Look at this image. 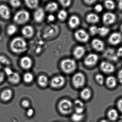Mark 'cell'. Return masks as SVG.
<instances>
[{"instance_id": "48", "label": "cell", "mask_w": 122, "mask_h": 122, "mask_svg": "<svg viewBox=\"0 0 122 122\" xmlns=\"http://www.w3.org/2000/svg\"><path fill=\"white\" fill-rule=\"evenodd\" d=\"M4 78V75L3 73L0 71V83L3 81Z\"/></svg>"}, {"instance_id": "4", "label": "cell", "mask_w": 122, "mask_h": 122, "mask_svg": "<svg viewBox=\"0 0 122 122\" xmlns=\"http://www.w3.org/2000/svg\"><path fill=\"white\" fill-rule=\"evenodd\" d=\"M73 105L69 100L64 99L59 103L58 109L62 114H68L71 113L73 111Z\"/></svg>"}, {"instance_id": "30", "label": "cell", "mask_w": 122, "mask_h": 122, "mask_svg": "<svg viewBox=\"0 0 122 122\" xmlns=\"http://www.w3.org/2000/svg\"><path fill=\"white\" fill-rule=\"evenodd\" d=\"M72 119L74 122H81L84 118L83 114L75 113L72 115Z\"/></svg>"}, {"instance_id": "12", "label": "cell", "mask_w": 122, "mask_h": 122, "mask_svg": "<svg viewBox=\"0 0 122 122\" xmlns=\"http://www.w3.org/2000/svg\"><path fill=\"white\" fill-rule=\"evenodd\" d=\"M20 63L21 67L25 69H28L32 67L33 62L29 57L25 56L21 58Z\"/></svg>"}, {"instance_id": "51", "label": "cell", "mask_w": 122, "mask_h": 122, "mask_svg": "<svg viewBox=\"0 0 122 122\" xmlns=\"http://www.w3.org/2000/svg\"><path fill=\"white\" fill-rule=\"evenodd\" d=\"M109 122L108 121H107L105 120H102V121H101V122Z\"/></svg>"}, {"instance_id": "39", "label": "cell", "mask_w": 122, "mask_h": 122, "mask_svg": "<svg viewBox=\"0 0 122 122\" xmlns=\"http://www.w3.org/2000/svg\"><path fill=\"white\" fill-rule=\"evenodd\" d=\"M60 3L64 7H67L70 5L71 3V1L69 0H60Z\"/></svg>"}, {"instance_id": "49", "label": "cell", "mask_w": 122, "mask_h": 122, "mask_svg": "<svg viewBox=\"0 0 122 122\" xmlns=\"http://www.w3.org/2000/svg\"><path fill=\"white\" fill-rule=\"evenodd\" d=\"M95 1V0H86L85 2L88 4H91L94 3Z\"/></svg>"}, {"instance_id": "8", "label": "cell", "mask_w": 122, "mask_h": 122, "mask_svg": "<svg viewBox=\"0 0 122 122\" xmlns=\"http://www.w3.org/2000/svg\"><path fill=\"white\" fill-rule=\"evenodd\" d=\"M75 36L77 40L82 42H86L89 39V36L85 31L79 30L75 32Z\"/></svg>"}, {"instance_id": "9", "label": "cell", "mask_w": 122, "mask_h": 122, "mask_svg": "<svg viewBox=\"0 0 122 122\" xmlns=\"http://www.w3.org/2000/svg\"><path fill=\"white\" fill-rule=\"evenodd\" d=\"M0 16L4 20H7L10 19L11 12L8 6L4 4L0 5Z\"/></svg>"}, {"instance_id": "5", "label": "cell", "mask_w": 122, "mask_h": 122, "mask_svg": "<svg viewBox=\"0 0 122 122\" xmlns=\"http://www.w3.org/2000/svg\"><path fill=\"white\" fill-rule=\"evenodd\" d=\"M73 84L77 88H81L84 85L85 78L83 74L80 73H76L73 76L72 79Z\"/></svg>"}, {"instance_id": "38", "label": "cell", "mask_w": 122, "mask_h": 122, "mask_svg": "<svg viewBox=\"0 0 122 122\" xmlns=\"http://www.w3.org/2000/svg\"><path fill=\"white\" fill-rule=\"evenodd\" d=\"M90 30L91 34L92 35H95L98 33V28H97L95 26H92L90 27Z\"/></svg>"}, {"instance_id": "16", "label": "cell", "mask_w": 122, "mask_h": 122, "mask_svg": "<svg viewBox=\"0 0 122 122\" xmlns=\"http://www.w3.org/2000/svg\"><path fill=\"white\" fill-rule=\"evenodd\" d=\"M92 46L95 50L97 51H101L103 50L104 45L101 40L98 39H94L92 42Z\"/></svg>"}, {"instance_id": "36", "label": "cell", "mask_w": 122, "mask_h": 122, "mask_svg": "<svg viewBox=\"0 0 122 122\" xmlns=\"http://www.w3.org/2000/svg\"><path fill=\"white\" fill-rule=\"evenodd\" d=\"M0 62L2 64L7 65H9L11 63L9 59L4 56H0Z\"/></svg>"}, {"instance_id": "28", "label": "cell", "mask_w": 122, "mask_h": 122, "mask_svg": "<svg viewBox=\"0 0 122 122\" xmlns=\"http://www.w3.org/2000/svg\"><path fill=\"white\" fill-rule=\"evenodd\" d=\"M48 80L47 77L44 75L39 76L38 79V82L39 85L42 87L46 86L48 84Z\"/></svg>"}, {"instance_id": "40", "label": "cell", "mask_w": 122, "mask_h": 122, "mask_svg": "<svg viewBox=\"0 0 122 122\" xmlns=\"http://www.w3.org/2000/svg\"><path fill=\"white\" fill-rule=\"evenodd\" d=\"M103 7L101 5L98 4L95 7V10L98 12H100L103 10Z\"/></svg>"}, {"instance_id": "33", "label": "cell", "mask_w": 122, "mask_h": 122, "mask_svg": "<svg viewBox=\"0 0 122 122\" xmlns=\"http://www.w3.org/2000/svg\"><path fill=\"white\" fill-rule=\"evenodd\" d=\"M68 14L67 12L65 10L60 11L58 14V17L61 21H63L66 18Z\"/></svg>"}, {"instance_id": "21", "label": "cell", "mask_w": 122, "mask_h": 122, "mask_svg": "<svg viewBox=\"0 0 122 122\" xmlns=\"http://www.w3.org/2000/svg\"><path fill=\"white\" fill-rule=\"evenodd\" d=\"M58 8V5L56 2H52L48 4L45 7V10L49 13L56 11Z\"/></svg>"}, {"instance_id": "7", "label": "cell", "mask_w": 122, "mask_h": 122, "mask_svg": "<svg viewBox=\"0 0 122 122\" xmlns=\"http://www.w3.org/2000/svg\"><path fill=\"white\" fill-rule=\"evenodd\" d=\"M65 80L63 76H59L54 78L51 80V86L55 88H58L63 86L65 83Z\"/></svg>"}, {"instance_id": "50", "label": "cell", "mask_w": 122, "mask_h": 122, "mask_svg": "<svg viewBox=\"0 0 122 122\" xmlns=\"http://www.w3.org/2000/svg\"><path fill=\"white\" fill-rule=\"evenodd\" d=\"M118 6H119V9L122 10V0H120L119 1Z\"/></svg>"}, {"instance_id": "47", "label": "cell", "mask_w": 122, "mask_h": 122, "mask_svg": "<svg viewBox=\"0 0 122 122\" xmlns=\"http://www.w3.org/2000/svg\"><path fill=\"white\" fill-rule=\"evenodd\" d=\"M48 19L50 21H53L55 20V17L53 15L51 14L48 17Z\"/></svg>"}, {"instance_id": "17", "label": "cell", "mask_w": 122, "mask_h": 122, "mask_svg": "<svg viewBox=\"0 0 122 122\" xmlns=\"http://www.w3.org/2000/svg\"><path fill=\"white\" fill-rule=\"evenodd\" d=\"M74 107L76 113L82 114L85 110L84 104L81 100H76L74 103Z\"/></svg>"}, {"instance_id": "1", "label": "cell", "mask_w": 122, "mask_h": 122, "mask_svg": "<svg viewBox=\"0 0 122 122\" xmlns=\"http://www.w3.org/2000/svg\"><path fill=\"white\" fill-rule=\"evenodd\" d=\"M10 47L13 52L17 54H20L27 51V43L23 38L17 37L11 41Z\"/></svg>"}, {"instance_id": "35", "label": "cell", "mask_w": 122, "mask_h": 122, "mask_svg": "<svg viewBox=\"0 0 122 122\" xmlns=\"http://www.w3.org/2000/svg\"><path fill=\"white\" fill-rule=\"evenodd\" d=\"M9 3L12 7L15 8L20 7L21 4V2L20 1L17 0H11L9 1Z\"/></svg>"}, {"instance_id": "42", "label": "cell", "mask_w": 122, "mask_h": 122, "mask_svg": "<svg viewBox=\"0 0 122 122\" xmlns=\"http://www.w3.org/2000/svg\"><path fill=\"white\" fill-rule=\"evenodd\" d=\"M5 70L6 74L8 75V76H10L13 72L11 69L7 67L5 69Z\"/></svg>"}, {"instance_id": "3", "label": "cell", "mask_w": 122, "mask_h": 122, "mask_svg": "<svg viewBox=\"0 0 122 122\" xmlns=\"http://www.w3.org/2000/svg\"><path fill=\"white\" fill-rule=\"evenodd\" d=\"M60 66L63 71L68 74L73 72L76 69V66L75 61L70 59H65L62 61Z\"/></svg>"}, {"instance_id": "34", "label": "cell", "mask_w": 122, "mask_h": 122, "mask_svg": "<svg viewBox=\"0 0 122 122\" xmlns=\"http://www.w3.org/2000/svg\"><path fill=\"white\" fill-rule=\"evenodd\" d=\"M105 4L106 8L109 9L113 10L115 8V4L113 1H105Z\"/></svg>"}, {"instance_id": "23", "label": "cell", "mask_w": 122, "mask_h": 122, "mask_svg": "<svg viewBox=\"0 0 122 122\" xmlns=\"http://www.w3.org/2000/svg\"><path fill=\"white\" fill-rule=\"evenodd\" d=\"M25 2L26 6L30 9H37L39 4V1L37 0H29L25 1Z\"/></svg>"}, {"instance_id": "18", "label": "cell", "mask_w": 122, "mask_h": 122, "mask_svg": "<svg viewBox=\"0 0 122 122\" xmlns=\"http://www.w3.org/2000/svg\"><path fill=\"white\" fill-rule=\"evenodd\" d=\"M85 52L84 48L82 46H79L75 48L74 52V55L77 59H80L83 56Z\"/></svg>"}, {"instance_id": "25", "label": "cell", "mask_w": 122, "mask_h": 122, "mask_svg": "<svg viewBox=\"0 0 122 122\" xmlns=\"http://www.w3.org/2000/svg\"><path fill=\"white\" fill-rule=\"evenodd\" d=\"M106 83L107 86L110 88H113L116 86L117 81L115 78L113 76H109L106 80Z\"/></svg>"}, {"instance_id": "20", "label": "cell", "mask_w": 122, "mask_h": 122, "mask_svg": "<svg viewBox=\"0 0 122 122\" xmlns=\"http://www.w3.org/2000/svg\"><path fill=\"white\" fill-rule=\"evenodd\" d=\"M80 21V20L78 17L75 15H73L69 19V25L71 28H75L79 25Z\"/></svg>"}, {"instance_id": "19", "label": "cell", "mask_w": 122, "mask_h": 122, "mask_svg": "<svg viewBox=\"0 0 122 122\" xmlns=\"http://www.w3.org/2000/svg\"><path fill=\"white\" fill-rule=\"evenodd\" d=\"M12 94V92L10 90H6L1 93L0 96L1 99L4 101H8L11 98Z\"/></svg>"}, {"instance_id": "10", "label": "cell", "mask_w": 122, "mask_h": 122, "mask_svg": "<svg viewBox=\"0 0 122 122\" xmlns=\"http://www.w3.org/2000/svg\"><path fill=\"white\" fill-rule=\"evenodd\" d=\"M98 60V57L96 55L90 54L87 56L85 60V63L86 65L92 66L95 65Z\"/></svg>"}, {"instance_id": "43", "label": "cell", "mask_w": 122, "mask_h": 122, "mask_svg": "<svg viewBox=\"0 0 122 122\" xmlns=\"http://www.w3.org/2000/svg\"><path fill=\"white\" fill-rule=\"evenodd\" d=\"M34 111L32 108H30L27 110V115L28 117H32L34 114Z\"/></svg>"}, {"instance_id": "32", "label": "cell", "mask_w": 122, "mask_h": 122, "mask_svg": "<svg viewBox=\"0 0 122 122\" xmlns=\"http://www.w3.org/2000/svg\"><path fill=\"white\" fill-rule=\"evenodd\" d=\"M109 32V29L107 27H101L98 28V34L101 36H105L107 35Z\"/></svg>"}, {"instance_id": "45", "label": "cell", "mask_w": 122, "mask_h": 122, "mask_svg": "<svg viewBox=\"0 0 122 122\" xmlns=\"http://www.w3.org/2000/svg\"><path fill=\"white\" fill-rule=\"evenodd\" d=\"M118 78L119 82L122 84V69H121L118 73Z\"/></svg>"}, {"instance_id": "15", "label": "cell", "mask_w": 122, "mask_h": 122, "mask_svg": "<svg viewBox=\"0 0 122 122\" xmlns=\"http://www.w3.org/2000/svg\"><path fill=\"white\" fill-rule=\"evenodd\" d=\"M116 20V15L111 13H105L103 16V20L105 24L111 25Z\"/></svg>"}, {"instance_id": "29", "label": "cell", "mask_w": 122, "mask_h": 122, "mask_svg": "<svg viewBox=\"0 0 122 122\" xmlns=\"http://www.w3.org/2000/svg\"><path fill=\"white\" fill-rule=\"evenodd\" d=\"M17 30V28L15 25H9L7 27V33L9 36H12L15 34Z\"/></svg>"}, {"instance_id": "41", "label": "cell", "mask_w": 122, "mask_h": 122, "mask_svg": "<svg viewBox=\"0 0 122 122\" xmlns=\"http://www.w3.org/2000/svg\"><path fill=\"white\" fill-rule=\"evenodd\" d=\"M117 106L118 109L122 113V99H120L118 101Z\"/></svg>"}, {"instance_id": "46", "label": "cell", "mask_w": 122, "mask_h": 122, "mask_svg": "<svg viewBox=\"0 0 122 122\" xmlns=\"http://www.w3.org/2000/svg\"><path fill=\"white\" fill-rule=\"evenodd\" d=\"M117 55L119 57H122V47L118 49L117 52Z\"/></svg>"}, {"instance_id": "24", "label": "cell", "mask_w": 122, "mask_h": 122, "mask_svg": "<svg viewBox=\"0 0 122 122\" xmlns=\"http://www.w3.org/2000/svg\"><path fill=\"white\" fill-rule=\"evenodd\" d=\"M86 19L88 22L90 23H95L98 22L99 18L96 14H90L87 15Z\"/></svg>"}, {"instance_id": "37", "label": "cell", "mask_w": 122, "mask_h": 122, "mask_svg": "<svg viewBox=\"0 0 122 122\" xmlns=\"http://www.w3.org/2000/svg\"><path fill=\"white\" fill-rule=\"evenodd\" d=\"M95 79L97 82L100 85L103 84L104 81V78L103 76L102 75L100 74H98L97 75L95 76Z\"/></svg>"}, {"instance_id": "26", "label": "cell", "mask_w": 122, "mask_h": 122, "mask_svg": "<svg viewBox=\"0 0 122 122\" xmlns=\"http://www.w3.org/2000/svg\"><path fill=\"white\" fill-rule=\"evenodd\" d=\"M91 96L90 90L88 88H85L82 91L81 93V97L84 100H87L90 98Z\"/></svg>"}, {"instance_id": "14", "label": "cell", "mask_w": 122, "mask_h": 122, "mask_svg": "<svg viewBox=\"0 0 122 122\" xmlns=\"http://www.w3.org/2000/svg\"><path fill=\"white\" fill-rule=\"evenodd\" d=\"M101 70L105 73H110L113 72L115 70L114 66L109 62L103 61L100 64Z\"/></svg>"}, {"instance_id": "2", "label": "cell", "mask_w": 122, "mask_h": 122, "mask_svg": "<svg viewBox=\"0 0 122 122\" xmlns=\"http://www.w3.org/2000/svg\"><path fill=\"white\" fill-rule=\"evenodd\" d=\"M30 18V14L27 10H21L18 11L14 15V22L19 25L24 24L28 22Z\"/></svg>"}, {"instance_id": "44", "label": "cell", "mask_w": 122, "mask_h": 122, "mask_svg": "<svg viewBox=\"0 0 122 122\" xmlns=\"http://www.w3.org/2000/svg\"><path fill=\"white\" fill-rule=\"evenodd\" d=\"M22 106L25 107H27L30 106L29 102L27 100H23L22 102Z\"/></svg>"}, {"instance_id": "11", "label": "cell", "mask_w": 122, "mask_h": 122, "mask_svg": "<svg viewBox=\"0 0 122 122\" xmlns=\"http://www.w3.org/2000/svg\"><path fill=\"white\" fill-rule=\"evenodd\" d=\"M122 40V36L119 33H115L111 35L109 39V41L112 45H118L121 42Z\"/></svg>"}, {"instance_id": "52", "label": "cell", "mask_w": 122, "mask_h": 122, "mask_svg": "<svg viewBox=\"0 0 122 122\" xmlns=\"http://www.w3.org/2000/svg\"><path fill=\"white\" fill-rule=\"evenodd\" d=\"M121 30L122 32V24L121 25Z\"/></svg>"}, {"instance_id": "27", "label": "cell", "mask_w": 122, "mask_h": 122, "mask_svg": "<svg viewBox=\"0 0 122 122\" xmlns=\"http://www.w3.org/2000/svg\"><path fill=\"white\" fill-rule=\"evenodd\" d=\"M118 113L116 110L111 109L109 112L108 114V118L112 121H115L118 119Z\"/></svg>"}, {"instance_id": "13", "label": "cell", "mask_w": 122, "mask_h": 122, "mask_svg": "<svg viewBox=\"0 0 122 122\" xmlns=\"http://www.w3.org/2000/svg\"><path fill=\"white\" fill-rule=\"evenodd\" d=\"M23 36L25 37L30 38L33 36L34 33V29L32 26L27 25L22 28L21 31Z\"/></svg>"}, {"instance_id": "22", "label": "cell", "mask_w": 122, "mask_h": 122, "mask_svg": "<svg viewBox=\"0 0 122 122\" xmlns=\"http://www.w3.org/2000/svg\"><path fill=\"white\" fill-rule=\"evenodd\" d=\"M8 80L13 84L18 83L20 80V75L17 73L13 72L11 75L8 76Z\"/></svg>"}, {"instance_id": "6", "label": "cell", "mask_w": 122, "mask_h": 122, "mask_svg": "<svg viewBox=\"0 0 122 122\" xmlns=\"http://www.w3.org/2000/svg\"><path fill=\"white\" fill-rule=\"evenodd\" d=\"M45 15V11L43 8H37L33 14V19L36 22L40 23L44 20Z\"/></svg>"}, {"instance_id": "31", "label": "cell", "mask_w": 122, "mask_h": 122, "mask_svg": "<svg viewBox=\"0 0 122 122\" xmlns=\"http://www.w3.org/2000/svg\"><path fill=\"white\" fill-rule=\"evenodd\" d=\"M23 79L25 82L26 83H31L33 80V75L31 73H26L24 75Z\"/></svg>"}]
</instances>
